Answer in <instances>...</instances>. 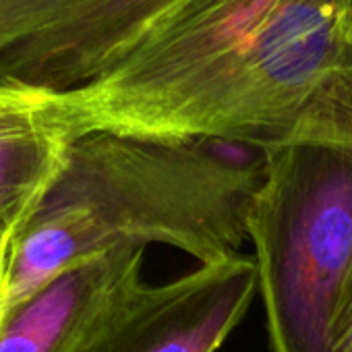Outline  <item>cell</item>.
<instances>
[{"instance_id": "1", "label": "cell", "mask_w": 352, "mask_h": 352, "mask_svg": "<svg viewBox=\"0 0 352 352\" xmlns=\"http://www.w3.org/2000/svg\"><path fill=\"white\" fill-rule=\"evenodd\" d=\"M342 0H185L89 83L52 91L71 139L352 145Z\"/></svg>"}, {"instance_id": "2", "label": "cell", "mask_w": 352, "mask_h": 352, "mask_svg": "<svg viewBox=\"0 0 352 352\" xmlns=\"http://www.w3.org/2000/svg\"><path fill=\"white\" fill-rule=\"evenodd\" d=\"M261 172L201 143L87 133L65 162L23 232L5 280L7 311L63 272L120 247L162 243L199 263L239 255Z\"/></svg>"}, {"instance_id": "3", "label": "cell", "mask_w": 352, "mask_h": 352, "mask_svg": "<svg viewBox=\"0 0 352 352\" xmlns=\"http://www.w3.org/2000/svg\"><path fill=\"white\" fill-rule=\"evenodd\" d=\"M247 230L272 350L331 352L352 288V145L265 149Z\"/></svg>"}, {"instance_id": "4", "label": "cell", "mask_w": 352, "mask_h": 352, "mask_svg": "<svg viewBox=\"0 0 352 352\" xmlns=\"http://www.w3.org/2000/svg\"><path fill=\"white\" fill-rule=\"evenodd\" d=\"M257 290L255 259L243 253L164 284L137 282L75 352H218Z\"/></svg>"}, {"instance_id": "5", "label": "cell", "mask_w": 352, "mask_h": 352, "mask_svg": "<svg viewBox=\"0 0 352 352\" xmlns=\"http://www.w3.org/2000/svg\"><path fill=\"white\" fill-rule=\"evenodd\" d=\"M185 0H85L42 34L0 52V83L69 91L116 65Z\"/></svg>"}, {"instance_id": "6", "label": "cell", "mask_w": 352, "mask_h": 352, "mask_svg": "<svg viewBox=\"0 0 352 352\" xmlns=\"http://www.w3.org/2000/svg\"><path fill=\"white\" fill-rule=\"evenodd\" d=\"M145 247H120L48 282L0 323V352H75L102 315L141 282Z\"/></svg>"}, {"instance_id": "7", "label": "cell", "mask_w": 352, "mask_h": 352, "mask_svg": "<svg viewBox=\"0 0 352 352\" xmlns=\"http://www.w3.org/2000/svg\"><path fill=\"white\" fill-rule=\"evenodd\" d=\"M73 139L52 91L0 83V236L17 239L54 183Z\"/></svg>"}, {"instance_id": "8", "label": "cell", "mask_w": 352, "mask_h": 352, "mask_svg": "<svg viewBox=\"0 0 352 352\" xmlns=\"http://www.w3.org/2000/svg\"><path fill=\"white\" fill-rule=\"evenodd\" d=\"M85 0H0V52L52 28Z\"/></svg>"}, {"instance_id": "9", "label": "cell", "mask_w": 352, "mask_h": 352, "mask_svg": "<svg viewBox=\"0 0 352 352\" xmlns=\"http://www.w3.org/2000/svg\"><path fill=\"white\" fill-rule=\"evenodd\" d=\"M331 352H352V288L333 333Z\"/></svg>"}, {"instance_id": "10", "label": "cell", "mask_w": 352, "mask_h": 352, "mask_svg": "<svg viewBox=\"0 0 352 352\" xmlns=\"http://www.w3.org/2000/svg\"><path fill=\"white\" fill-rule=\"evenodd\" d=\"M13 239H3L0 236V286H5L7 280V270L11 263V253H13Z\"/></svg>"}, {"instance_id": "11", "label": "cell", "mask_w": 352, "mask_h": 352, "mask_svg": "<svg viewBox=\"0 0 352 352\" xmlns=\"http://www.w3.org/2000/svg\"><path fill=\"white\" fill-rule=\"evenodd\" d=\"M340 19H342V32H344V36L352 44V0H342Z\"/></svg>"}, {"instance_id": "12", "label": "cell", "mask_w": 352, "mask_h": 352, "mask_svg": "<svg viewBox=\"0 0 352 352\" xmlns=\"http://www.w3.org/2000/svg\"><path fill=\"white\" fill-rule=\"evenodd\" d=\"M7 315V300H5V286H0V323Z\"/></svg>"}]
</instances>
